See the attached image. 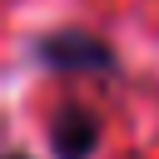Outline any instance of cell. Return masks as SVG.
<instances>
[{"mask_svg": "<svg viewBox=\"0 0 159 159\" xmlns=\"http://www.w3.org/2000/svg\"><path fill=\"white\" fill-rule=\"evenodd\" d=\"M94 134H99V119L89 109H60L55 124H50V139H55L60 159H84L94 149Z\"/></svg>", "mask_w": 159, "mask_h": 159, "instance_id": "cell-1", "label": "cell"}, {"mask_svg": "<svg viewBox=\"0 0 159 159\" xmlns=\"http://www.w3.org/2000/svg\"><path fill=\"white\" fill-rule=\"evenodd\" d=\"M40 55L50 60V65H65V70H104L109 65V50L104 45H94V40H84V35H50L45 45H40Z\"/></svg>", "mask_w": 159, "mask_h": 159, "instance_id": "cell-2", "label": "cell"}, {"mask_svg": "<svg viewBox=\"0 0 159 159\" xmlns=\"http://www.w3.org/2000/svg\"><path fill=\"white\" fill-rule=\"evenodd\" d=\"M15 159H25V154H15Z\"/></svg>", "mask_w": 159, "mask_h": 159, "instance_id": "cell-3", "label": "cell"}]
</instances>
